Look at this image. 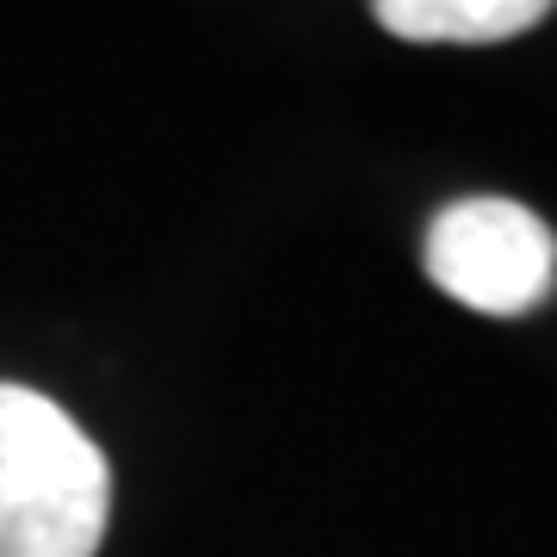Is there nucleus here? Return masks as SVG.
Returning a JSON list of instances; mask_svg holds the SVG:
<instances>
[{
  "instance_id": "nucleus-1",
  "label": "nucleus",
  "mask_w": 557,
  "mask_h": 557,
  "mask_svg": "<svg viewBox=\"0 0 557 557\" xmlns=\"http://www.w3.org/2000/svg\"><path fill=\"white\" fill-rule=\"evenodd\" d=\"M106 520V453L69 409L25 384H0V557H94Z\"/></svg>"
},
{
  "instance_id": "nucleus-2",
  "label": "nucleus",
  "mask_w": 557,
  "mask_h": 557,
  "mask_svg": "<svg viewBox=\"0 0 557 557\" xmlns=\"http://www.w3.org/2000/svg\"><path fill=\"white\" fill-rule=\"evenodd\" d=\"M428 278L478 317H527L557 285V236L515 199H458L428 223Z\"/></svg>"
},
{
  "instance_id": "nucleus-3",
  "label": "nucleus",
  "mask_w": 557,
  "mask_h": 557,
  "mask_svg": "<svg viewBox=\"0 0 557 557\" xmlns=\"http://www.w3.org/2000/svg\"><path fill=\"white\" fill-rule=\"evenodd\" d=\"M557 0H372L391 38L409 44H502L533 32Z\"/></svg>"
}]
</instances>
